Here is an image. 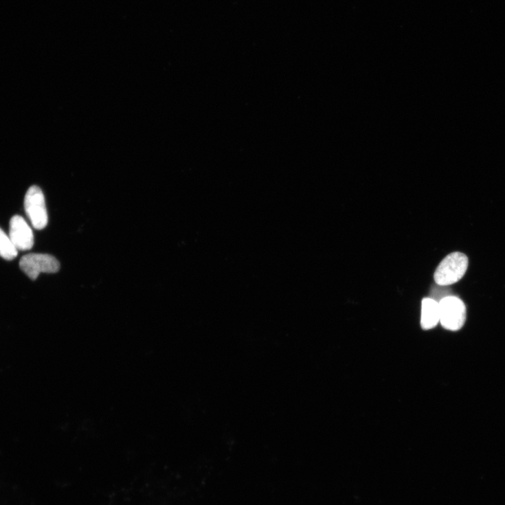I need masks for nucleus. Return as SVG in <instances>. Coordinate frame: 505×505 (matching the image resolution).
<instances>
[{
    "mask_svg": "<svg viewBox=\"0 0 505 505\" xmlns=\"http://www.w3.org/2000/svg\"><path fill=\"white\" fill-rule=\"evenodd\" d=\"M440 322V303L425 298L422 301L420 325L423 330H431Z\"/></svg>",
    "mask_w": 505,
    "mask_h": 505,
    "instance_id": "nucleus-6",
    "label": "nucleus"
},
{
    "mask_svg": "<svg viewBox=\"0 0 505 505\" xmlns=\"http://www.w3.org/2000/svg\"><path fill=\"white\" fill-rule=\"evenodd\" d=\"M19 266L32 280H36L42 273H56L60 269V263L55 257L42 254H29L23 256Z\"/></svg>",
    "mask_w": 505,
    "mask_h": 505,
    "instance_id": "nucleus-4",
    "label": "nucleus"
},
{
    "mask_svg": "<svg viewBox=\"0 0 505 505\" xmlns=\"http://www.w3.org/2000/svg\"><path fill=\"white\" fill-rule=\"evenodd\" d=\"M439 303L442 326L451 331L461 329L467 317L464 302L456 296L449 295L443 298Z\"/></svg>",
    "mask_w": 505,
    "mask_h": 505,
    "instance_id": "nucleus-2",
    "label": "nucleus"
},
{
    "mask_svg": "<svg viewBox=\"0 0 505 505\" xmlns=\"http://www.w3.org/2000/svg\"><path fill=\"white\" fill-rule=\"evenodd\" d=\"M18 256V250L10 240V236L0 228V256L12 260Z\"/></svg>",
    "mask_w": 505,
    "mask_h": 505,
    "instance_id": "nucleus-7",
    "label": "nucleus"
},
{
    "mask_svg": "<svg viewBox=\"0 0 505 505\" xmlns=\"http://www.w3.org/2000/svg\"><path fill=\"white\" fill-rule=\"evenodd\" d=\"M10 238L17 250L27 251L34 245L32 229L20 216H14L10 221Z\"/></svg>",
    "mask_w": 505,
    "mask_h": 505,
    "instance_id": "nucleus-5",
    "label": "nucleus"
},
{
    "mask_svg": "<svg viewBox=\"0 0 505 505\" xmlns=\"http://www.w3.org/2000/svg\"><path fill=\"white\" fill-rule=\"evenodd\" d=\"M469 265L467 256L453 252L445 257L437 267L434 279L437 285L448 287L459 282L465 275Z\"/></svg>",
    "mask_w": 505,
    "mask_h": 505,
    "instance_id": "nucleus-1",
    "label": "nucleus"
},
{
    "mask_svg": "<svg viewBox=\"0 0 505 505\" xmlns=\"http://www.w3.org/2000/svg\"><path fill=\"white\" fill-rule=\"evenodd\" d=\"M24 207L34 227L39 230L46 227L48 223V214L45 196L39 187L33 186L28 189L25 196Z\"/></svg>",
    "mask_w": 505,
    "mask_h": 505,
    "instance_id": "nucleus-3",
    "label": "nucleus"
}]
</instances>
